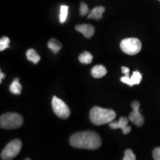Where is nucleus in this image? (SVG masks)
I'll use <instances>...</instances> for the list:
<instances>
[{"instance_id": "f257e3e1", "label": "nucleus", "mask_w": 160, "mask_h": 160, "mask_svg": "<svg viewBox=\"0 0 160 160\" xmlns=\"http://www.w3.org/2000/svg\"><path fill=\"white\" fill-rule=\"evenodd\" d=\"M70 144L76 148L97 150L102 145L101 138L92 131L78 132L70 138Z\"/></svg>"}, {"instance_id": "f03ea898", "label": "nucleus", "mask_w": 160, "mask_h": 160, "mask_svg": "<svg viewBox=\"0 0 160 160\" xmlns=\"http://www.w3.org/2000/svg\"><path fill=\"white\" fill-rule=\"evenodd\" d=\"M117 113L113 110L93 107L90 112V119L95 125H102L111 123L115 119Z\"/></svg>"}, {"instance_id": "7ed1b4c3", "label": "nucleus", "mask_w": 160, "mask_h": 160, "mask_svg": "<svg viewBox=\"0 0 160 160\" xmlns=\"http://www.w3.org/2000/svg\"><path fill=\"white\" fill-rule=\"evenodd\" d=\"M22 125V117L17 113H7L0 117V127L2 129H17Z\"/></svg>"}, {"instance_id": "20e7f679", "label": "nucleus", "mask_w": 160, "mask_h": 160, "mask_svg": "<svg viewBox=\"0 0 160 160\" xmlns=\"http://www.w3.org/2000/svg\"><path fill=\"white\" fill-rule=\"evenodd\" d=\"M120 48L126 54L133 56L141 51L142 43L137 38H126L120 42Z\"/></svg>"}, {"instance_id": "39448f33", "label": "nucleus", "mask_w": 160, "mask_h": 160, "mask_svg": "<svg viewBox=\"0 0 160 160\" xmlns=\"http://www.w3.org/2000/svg\"><path fill=\"white\" fill-rule=\"evenodd\" d=\"M22 149V142L19 139H14L5 146L1 153V159L11 160L19 154Z\"/></svg>"}, {"instance_id": "423d86ee", "label": "nucleus", "mask_w": 160, "mask_h": 160, "mask_svg": "<svg viewBox=\"0 0 160 160\" xmlns=\"http://www.w3.org/2000/svg\"><path fill=\"white\" fill-rule=\"evenodd\" d=\"M52 108L55 114L61 119H68L71 114V111L67 105L55 96L52 99Z\"/></svg>"}, {"instance_id": "0eeeda50", "label": "nucleus", "mask_w": 160, "mask_h": 160, "mask_svg": "<svg viewBox=\"0 0 160 160\" xmlns=\"http://www.w3.org/2000/svg\"><path fill=\"white\" fill-rule=\"evenodd\" d=\"M131 107L133 111L129 114L130 121L137 127H141L145 122V119L141 113H139L140 103L138 101H133L131 103Z\"/></svg>"}, {"instance_id": "6e6552de", "label": "nucleus", "mask_w": 160, "mask_h": 160, "mask_svg": "<svg viewBox=\"0 0 160 160\" xmlns=\"http://www.w3.org/2000/svg\"><path fill=\"white\" fill-rule=\"evenodd\" d=\"M109 126L111 129H121L124 134H128L131 132V128L128 126V119L126 117H120L119 121L109 123Z\"/></svg>"}, {"instance_id": "1a4fd4ad", "label": "nucleus", "mask_w": 160, "mask_h": 160, "mask_svg": "<svg viewBox=\"0 0 160 160\" xmlns=\"http://www.w3.org/2000/svg\"><path fill=\"white\" fill-rule=\"evenodd\" d=\"M76 30L79 33H82L83 36L88 39H90L94 34L95 29L93 25L89 24H82V25H78L76 26Z\"/></svg>"}, {"instance_id": "9d476101", "label": "nucleus", "mask_w": 160, "mask_h": 160, "mask_svg": "<svg viewBox=\"0 0 160 160\" xmlns=\"http://www.w3.org/2000/svg\"><path fill=\"white\" fill-rule=\"evenodd\" d=\"M107 74V70H106L105 66L102 65H96L91 69V75L92 77L96 78V79H99Z\"/></svg>"}, {"instance_id": "9b49d317", "label": "nucleus", "mask_w": 160, "mask_h": 160, "mask_svg": "<svg viewBox=\"0 0 160 160\" xmlns=\"http://www.w3.org/2000/svg\"><path fill=\"white\" fill-rule=\"evenodd\" d=\"M105 8L102 6H98L93 8L90 12V13L88 16V19H93L96 20H99L102 18V13L105 12Z\"/></svg>"}, {"instance_id": "f8f14e48", "label": "nucleus", "mask_w": 160, "mask_h": 160, "mask_svg": "<svg viewBox=\"0 0 160 160\" xmlns=\"http://www.w3.org/2000/svg\"><path fill=\"white\" fill-rule=\"evenodd\" d=\"M26 57L30 62L33 64H37L40 61L39 55L33 49H29L26 52Z\"/></svg>"}, {"instance_id": "ddd939ff", "label": "nucleus", "mask_w": 160, "mask_h": 160, "mask_svg": "<svg viewBox=\"0 0 160 160\" xmlns=\"http://www.w3.org/2000/svg\"><path fill=\"white\" fill-rule=\"evenodd\" d=\"M48 46L49 48L53 51V53H57L58 52L62 49V44L55 39H50L48 43Z\"/></svg>"}, {"instance_id": "4468645a", "label": "nucleus", "mask_w": 160, "mask_h": 160, "mask_svg": "<svg viewBox=\"0 0 160 160\" xmlns=\"http://www.w3.org/2000/svg\"><path fill=\"white\" fill-rule=\"evenodd\" d=\"M10 91L13 94L19 95L22 92V85L19 82V79H16L10 85Z\"/></svg>"}, {"instance_id": "2eb2a0df", "label": "nucleus", "mask_w": 160, "mask_h": 160, "mask_svg": "<svg viewBox=\"0 0 160 160\" xmlns=\"http://www.w3.org/2000/svg\"><path fill=\"white\" fill-rule=\"evenodd\" d=\"M79 60L82 64H90L93 61V56L89 52L85 51L79 55Z\"/></svg>"}, {"instance_id": "dca6fc26", "label": "nucleus", "mask_w": 160, "mask_h": 160, "mask_svg": "<svg viewBox=\"0 0 160 160\" xmlns=\"http://www.w3.org/2000/svg\"><path fill=\"white\" fill-rule=\"evenodd\" d=\"M68 13V6L61 5L60 7V14H59V21L61 23H64L66 21Z\"/></svg>"}, {"instance_id": "f3484780", "label": "nucleus", "mask_w": 160, "mask_h": 160, "mask_svg": "<svg viewBox=\"0 0 160 160\" xmlns=\"http://www.w3.org/2000/svg\"><path fill=\"white\" fill-rule=\"evenodd\" d=\"M142 74L138 71H136L133 72V74H132L131 77V82H132V84H133V85H139L140 82H141V81H142Z\"/></svg>"}, {"instance_id": "a211bd4d", "label": "nucleus", "mask_w": 160, "mask_h": 160, "mask_svg": "<svg viewBox=\"0 0 160 160\" xmlns=\"http://www.w3.org/2000/svg\"><path fill=\"white\" fill-rule=\"evenodd\" d=\"M10 48V39L8 37H2L0 39V51H5Z\"/></svg>"}, {"instance_id": "6ab92c4d", "label": "nucleus", "mask_w": 160, "mask_h": 160, "mask_svg": "<svg viewBox=\"0 0 160 160\" xmlns=\"http://www.w3.org/2000/svg\"><path fill=\"white\" fill-rule=\"evenodd\" d=\"M123 160H135L136 156L133 152L131 149H127L125 151V156L123 157Z\"/></svg>"}, {"instance_id": "aec40b11", "label": "nucleus", "mask_w": 160, "mask_h": 160, "mask_svg": "<svg viewBox=\"0 0 160 160\" xmlns=\"http://www.w3.org/2000/svg\"><path fill=\"white\" fill-rule=\"evenodd\" d=\"M88 13V5H86L85 3L82 2L81 5H80V9H79L80 16L84 17V16H85Z\"/></svg>"}, {"instance_id": "412c9836", "label": "nucleus", "mask_w": 160, "mask_h": 160, "mask_svg": "<svg viewBox=\"0 0 160 160\" xmlns=\"http://www.w3.org/2000/svg\"><path fill=\"white\" fill-rule=\"evenodd\" d=\"M120 81H121L122 82L126 84V85L131 86V87L133 86V84H132L131 77H126V76H125V77H122L121 79H120Z\"/></svg>"}, {"instance_id": "4be33fe9", "label": "nucleus", "mask_w": 160, "mask_h": 160, "mask_svg": "<svg viewBox=\"0 0 160 160\" xmlns=\"http://www.w3.org/2000/svg\"><path fill=\"white\" fill-rule=\"evenodd\" d=\"M153 157L155 160H160V148H157L153 150Z\"/></svg>"}, {"instance_id": "5701e85b", "label": "nucleus", "mask_w": 160, "mask_h": 160, "mask_svg": "<svg viewBox=\"0 0 160 160\" xmlns=\"http://www.w3.org/2000/svg\"><path fill=\"white\" fill-rule=\"evenodd\" d=\"M122 71L125 74L126 77H129V73H130V69L127 67H122Z\"/></svg>"}, {"instance_id": "b1692460", "label": "nucleus", "mask_w": 160, "mask_h": 160, "mask_svg": "<svg viewBox=\"0 0 160 160\" xmlns=\"http://www.w3.org/2000/svg\"><path fill=\"white\" fill-rule=\"evenodd\" d=\"M4 78H5V74H4L2 72H1V73H0V83H2Z\"/></svg>"}, {"instance_id": "393cba45", "label": "nucleus", "mask_w": 160, "mask_h": 160, "mask_svg": "<svg viewBox=\"0 0 160 160\" xmlns=\"http://www.w3.org/2000/svg\"><path fill=\"white\" fill-rule=\"evenodd\" d=\"M159 1H160V0H159Z\"/></svg>"}]
</instances>
